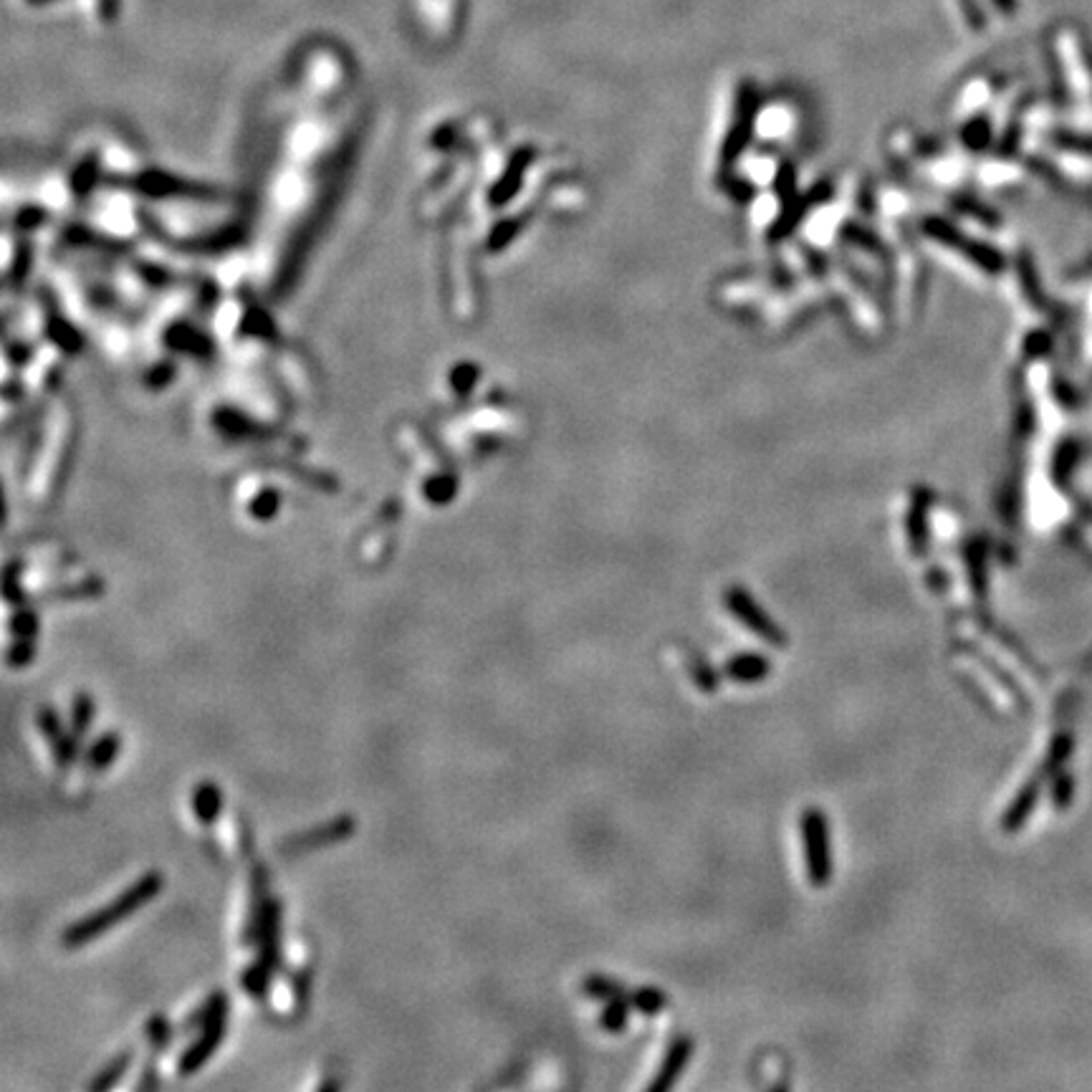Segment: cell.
Segmentation results:
<instances>
[{
    "label": "cell",
    "mask_w": 1092,
    "mask_h": 1092,
    "mask_svg": "<svg viewBox=\"0 0 1092 1092\" xmlns=\"http://www.w3.org/2000/svg\"><path fill=\"white\" fill-rule=\"evenodd\" d=\"M996 8L1002 10V13H1014L1017 10V0H991Z\"/></svg>",
    "instance_id": "obj_23"
},
{
    "label": "cell",
    "mask_w": 1092,
    "mask_h": 1092,
    "mask_svg": "<svg viewBox=\"0 0 1092 1092\" xmlns=\"http://www.w3.org/2000/svg\"><path fill=\"white\" fill-rule=\"evenodd\" d=\"M726 605L728 609L734 612V615L741 620V623L746 625V630H752L753 635H759L761 640H767V642H774L777 647H784L786 645V638L784 632L779 630L777 623L771 620L768 615H764L759 609V605L753 602L746 592L741 590H731L726 594Z\"/></svg>",
    "instance_id": "obj_4"
},
{
    "label": "cell",
    "mask_w": 1092,
    "mask_h": 1092,
    "mask_svg": "<svg viewBox=\"0 0 1092 1092\" xmlns=\"http://www.w3.org/2000/svg\"><path fill=\"white\" fill-rule=\"evenodd\" d=\"M162 885H165V878H162L160 873L142 875V878L132 882L130 888L124 890L121 895H117L112 903H106L104 908H99V910H94V913L87 915V918L71 923V926L64 930V946L76 948L84 946V943H89V941L99 939V936L106 933L112 926L127 921L135 910H139V908L147 906L150 900L157 898L162 893Z\"/></svg>",
    "instance_id": "obj_1"
},
{
    "label": "cell",
    "mask_w": 1092,
    "mask_h": 1092,
    "mask_svg": "<svg viewBox=\"0 0 1092 1092\" xmlns=\"http://www.w3.org/2000/svg\"><path fill=\"white\" fill-rule=\"evenodd\" d=\"M31 3H46V0H31Z\"/></svg>",
    "instance_id": "obj_24"
},
{
    "label": "cell",
    "mask_w": 1092,
    "mask_h": 1092,
    "mask_svg": "<svg viewBox=\"0 0 1092 1092\" xmlns=\"http://www.w3.org/2000/svg\"><path fill=\"white\" fill-rule=\"evenodd\" d=\"M147 1039H150V1047H152L154 1052H162L167 1044H170L172 1039V1029H170V1021L165 1020L162 1014H154L152 1020L147 1021Z\"/></svg>",
    "instance_id": "obj_18"
},
{
    "label": "cell",
    "mask_w": 1092,
    "mask_h": 1092,
    "mask_svg": "<svg viewBox=\"0 0 1092 1092\" xmlns=\"http://www.w3.org/2000/svg\"><path fill=\"white\" fill-rule=\"evenodd\" d=\"M605 1011H602V1017H599V1024H602V1029L605 1032H609V1035H620L625 1027H627V1021H630V1011H627V999L625 996H620V999H609V1002H605Z\"/></svg>",
    "instance_id": "obj_12"
},
{
    "label": "cell",
    "mask_w": 1092,
    "mask_h": 1092,
    "mask_svg": "<svg viewBox=\"0 0 1092 1092\" xmlns=\"http://www.w3.org/2000/svg\"><path fill=\"white\" fill-rule=\"evenodd\" d=\"M226 1024H228V996L215 991L205 999L200 1009L195 1011L193 1017L185 1021V1027H198V1039H195L180 1057V1075H193L198 1069L211 1060L220 1042L226 1039Z\"/></svg>",
    "instance_id": "obj_2"
},
{
    "label": "cell",
    "mask_w": 1092,
    "mask_h": 1092,
    "mask_svg": "<svg viewBox=\"0 0 1092 1092\" xmlns=\"http://www.w3.org/2000/svg\"><path fill=\"white\" fill-rule=\"evenodd\" d=\"M121 749V738L119 734H114V731H109V734H102V736L91 744V749L87 752V761H89L91 768H97V771H104L109 764H112L114 759H117V753H119Z\"/></svg>",
    "instance_id": "obj_10"
},
{
    "label": "cell",
    "mask_w": 1092,
    "mask_h": 1092,
    "mask_svg": "<svg viewBox=\"0 0 1092 1092\" xmlns=\"http://www.w3.org/2000/svg\"><path fill=\"white\" fill-rule=\"evenodd\" d=\"M91 720H94V698L89 693H76L71 705V728L76 738H84L89 734Z\"/></svg>",
    "instance_id": "obj_13"
},
{
    "label": "cell",
    "mask_w": 1092,
    "mask_h": 1092,
    "mask_svg": "<svg viewBox=\"0 0 1092 1092\" xmlns=\"http://www.w3.org/2000/svg\"><path fill=\"white\" fill-rule=\"evenodd\" d=\"M193 812L202 825H213V822L220 817V812H223V794H220L218 784H213V782H200V784L195 786Z\"/></svg>",
    "instance_id": "obj_9"
},
{
    "label": "cell",
    "mask_w": 1092,
    "mask_h": 1092,
    "mask_svg": "<svg viewBox=\"0 0 1092 1092\" xmlns=\"http://www.w3.org/2000/svg\"><path fill=\"white\" fill-rule=\"evenodd\" d=\"M690 1054H693V1042H690L688 1037H680V1039H675V1042L671 1044L668 1054H665L663 1065H660V1069H657V1077L653 1080V1083H650V1087H647V1090L660 1092V1090H668V1087H673V1084H675V1080L680 1077V1072H683V1068H686L688 1062H690Z\"/></svg>",
    "instance_id": "obj_7"
},
{
    "label": "cell",
    "mask_w": 1092,
    "mask_h": 1092,
    "mask_svg": "<svg viewBox=\"0 0 1092 1092\" xmlns=\"http://www.w3.org/2000/svg\"><path fill=\"white\" fill-rule=\"evenodd\" d=\"M801 842H804L809 880L822 888L832 880V849H830V827L819 809L812 807L801 815Z\"/></svg>",
    "instance_id": "obj_3"
},
{
    "label": "cell",
    "mask_w": 1092,
    "mask_h": 1092,
    "mask_svg": "<svg viewBox=\"0 0 1092 1092\" xmlns=\"http://www.w3.org/2000/svg\"><path fill=\"white\" fill-rule=\"evenodd\" d=\"M130 1065H132V1050L119 1052V1054H117V1057H114V1060L109 1062V1065H106V1068L102 1069V1072H99L94 1080H91L89 1090L104 1092V1090H109V1087H114V1084L119 1083L121 1077H124V1072L130 1069Z\"/></svg>",
    "instance_id": "obj_11"
},
{
    "label": "cell",
    "mask_w": 1092,
    "mask_h": 1092,
    "mask_svg": "<svg viewBox=\"0 0 1092 1092\" xmlns=\"http://www.w3.org/2000/svg\"><path fill=\"white\" fill-rule=\"evenodd\" d=\"M18 575H21V566L8 564V569H6V579H3V587H6L3 594H6V602H10V605L24 607L25 592L21 590V579H18Z\"/></svg>",
    "instance_id": "obj_21"
},
{
    "label": "cell",
    "mask_w": 1092,
    "mask_h": 1092,
    "mask_svg": "<svg viewBox=\"0 0 1092 1092\" xmlns=\"http://www.w3.org/2000/svg\"><path fill=\"white\" fill-rule=\"evenodd\" d=\"M768 673H771V663L756 653L731 657L726 663V675L736 683H759L767 678Z\"/></svg>",
    "instance_id": "obj_8"
},
{
    "label": "cell",
    "mask_w": 1092,
    "mask_h": 1092,
    "mask_svg": "<svg viewBox=\"0 0 1092 1092\" xmlns=\"http://www.w3.org/2000/svg\"><path fill=\"white\" fill-rule=\"evenodd\" d=\"M36 720H39L40 734L46 736V741H49L51 749H54V756H56L58 767H69V764H73L76 756H79V744H76L79 738H76V734H66L64 726H61V719H58L56 711L49 708V705L40 708Z\"/></svg>",
    "instance_id": "obj_6"
},
{
    "label": "cell",
    "mask_w": 1092,
    "mask_h": 1092,
    "mask_svg": "<svg viewBox=\"0 0 1092 1092\" xmlns=\"http://www.w3.org/2000/svg\"><path fill=\"white\" fill-rule=\"evenodd\" d=\"M352 832H355V817L344 815V817H337L332 822H326V825L309 830L307 834L289 837V840L283 842V847H286V852H304V849H316L322 847V845H334V842L347 840V837H352Z\"/></svg>",
    "instance_id": "obj_5"
},
{
    "label": "cell",
    "mask_w": 1092,
    "mask_h": 1092,
    "mask_svg": "<svg viewBox=\"0 0 1092 1092\" xmlns=\"http://www.w3.org/2000/svg\"><path fill=\"white\" fill-rule=\"evenodd\" d=\"M958 8H961V16L969 28H973V31L984 28V10L979 8L976 0H958Z\"/></svg>",
    "instance_id": "obj_22"
},
{
    "label": "cell",
    "mask_w": 1092,
    "mask_h": 1092,
    "mask_svg": "<svg viewBox=\"0 0 1092 1092\" xmlns=\"http://www.w3.org/2000/svg\"><path fill=\"white\" fill-rule=\"evenodd\" d=\"M271 966H266L263 961H256L251 963L248 969L243 971L241 976V984L243 989L248 991V994L253 996V999H263L266 996V989H268V979H271Z\"/></svg>",
    "instance_id": "obj_14"
},
{
    "label": "cell",
    "mask_w": 1092,
    "mask_h": 1092,
    "mask_svg": "<svg viewBox=\"0 0 1092 1092\" xmlns=\"http://www.w3.org/2000/svg\"><path fill=\"white\" fill-rule=\"evenodd\" d=\"M10 632L16 635V638H36L39 635V615L33 612V609H21L18 607L16 615L10 617L8 623Z\"/></svg>",
    "instance_id": "obj_19"
},
{
    "label": "cell",
    "mask_w": 1092,
    "mask_h": 1092,
    "mask_svg": "<svg viewBox=\"0 0 1092 1092\" xmlns=\"http://www.w3.org/2000/svg\"><path fill=\"white\" fill-rule=\"evenodd\" d=\"M668 1002H671V999H668L660 989L653 987L638 989V991L632 994V1006H635L640 1014H645V1017H656V1014H660Z\"/></svg>",
    "instance_id": "obj_16"
},
{
    "label": "cell",
    "mask_w": 1092,
    "mask_h": 1092,
    "mask_svg": "<svg viewBox=\"0 0 1092 1092\" xmlns=\"http://www.w3.org/2000/svg\"><path fill=\"white\" fill-rule=\"evenodd\" d=\"M584 994L592 996V999L609 1002V999H620V996H625V989L620 987L617 981L607 979V976H590V979L584 981Z\"/></svg>",
    "instance_id": "obj_17"
},
{
    "label": "cell",
    "mask_w": 1092,
    "mask_h": 1092,
    "mask_svg": "<svg viewBox=\"0 0 1092 1092\" xmlns=\"http://www.w3.org/2000/svg\"><path fill=\"white\" fill-rule=\"evenodd\" d=\"M1037 794H1039V789H1037V784L1024 786V792L1020 794V799H1017V801H1014V804H1011L1009 815H1006V819H1004V830H1006V832H1014V830H1017V827H1020L1021 822L1027 819L1029 809L1035 807Z\"/></svg>",
    "instance_id": "obj_15"
},
{
    "label": "cell",
    "mask_w": 1092,
    "mask_h": 1092,
    "mask_svg": "<svg viewBox=\"0 0 1092 1092\" xmlns=\"http://www.w3.org/2000/svg\"><path fill=\"white\" fill-rule=\"evenodd\" d=\"M33 657H36V645H33V640L16 638V642L8 647L6 660H8L10 668H28V665L33 663Z\"/></svg>",
    "instance_id": "obj_20"
}]
</instances>
